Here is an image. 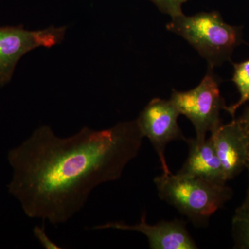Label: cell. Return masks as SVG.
Masks as SVG:
<instances>
[{
    "mask_svg": "<svg viewBox=\"0 0 249 249\" xmlns=\"http://www.w3.org/2000/svg\"><path fill=\"white\" fill-rule=\"evenodd\" d=\"M232 235L236 248L249 249V210H236L232 218Z\"/></svg>",
    "mask_w": 249,
    "mask_h": 249,
    "instance_id": "obj_11",
    "label": "cell"
},
{
    "mask_svg": "<svg viewBox=\"0 0 249 249\" xmlns=\"http://www.w3.org/2000/svg\"><path fill=\"white\" fill-rule=\"evenodd\" d=\"M93 229L96 230L114 229L141 232L146 236L150 248L152 249H198L196 242L187 230L186 223L178 219L161 221L151 225L147 224L146 214L143 213L141 222L135 225H128L122 222H110Z\"/></svg>",
    "mask_w": 249,
    "mask_h": 249,
    "instance_id": "obj_8",
    "label": "cell"
},
{
    "mask_svg": "<svg viewBox=\"0 0 249 249\" xmlns=\"http://www.w3.org/2000/svg\"><path fill=\"white\" fill-rule=\"evenodd\" d=\"M163 14L170 18L183 14L182 6L189 0H149Z\"/></svg>",
    "mask_w": 249,
    "mask_h": 249,
    "instance_id": "obj_12",
    "label": "cell"
},
{
    "mask_svg": "<svg viewBox=\"0 0 249 249\" xmlns=\"http://www.w3.org/2000/svg\"><path fill=\"white\" fill-rule=\"evenodd\" d=\"M210 138L220 160L227 181L239 175L249 163V134L237 119L221 124Z\"/></svg>",
    "mask_w": 249,
    "mask_h": 249,
    "instance_id": "obj_7",
    "label": "cell"
},
{
    "mask_svg": "<svg viewBox=\"0 0 249 249\" xmlns=\"http://www.w3.org/2000/svg\"><path fill=\"white\" fill-rule=\"evenodd\" d=\"M166 29L186 40L212 70L230 60L242 42V28L227 24L216 11L193 16L183 13L171 18Z\"/></svg>",
    "mask_w": 249,
    "mask_h": 249,
    "instance_id": "obj_3",
    "label": "cell"
},
{
    "mask_svg": "<svg viewBox=\"0 0 249 249\" xmlns=\"http://www.w3.org/2000/svg\"><path fill=\"white\" fill-rule=\"evenodd\" d=\"M186 142L188 145V158L178 173L196 177L217 184H226L227 181L224 169L211 139L209 137L204 141L188 139Z\"/></svg>",
    "mask_w": 249,
    "mask_h": 249,
    "instance_id": "obj_9",
    "label": "cell"
},
{
    "mask_svg": "<svg viewBox=\"0 0 249 249\" xmlns=\"http://www.w3.org/2000/svg\"><path fill=\"white\" fill-rule=\"evenodd\" d=\"M170 101L180 114L186 116L196 130V139H206L221 125V111L225 109V101L221 95L219 81L212 69L194 89L186 91L173 89Z\"/></svg>",
    "mask_w": 249,
    "mask_h": 249,
    "instance_id": "obj_4",
    "label": "cell"
},
{
    "mask_svg": "<svg viewBox=\"0 0 249 249\" xmlns=\"http://www.w3.org/2000/svg\"></svg>",
    "mask_w": 249,
    "mask_h": 249,
    "instance_id": "obj_15",
    "label": "cell"
},
{
    "mask_svg": "<svg viewBox=\"0 0 249 249\" xmlns=\"http://www.w3.org/2000/svg\"><path fill=\"white\" fill-rule=\"evenodd\" d=\"M233 67L234 73L232 80L238 89L240 98L235 104L226 107L225 110L234 119L237 109L249 101V59L240 63H234Z\"/></svg>",
    "mask_w": 249,
    "mask_h": 249,
    "instance_id": "obj_10",
    "label": "cell"
},
{
    "mask_svg": "<svg viewBox=\"0 0 249 249\" xmlns=\"http://www.w3.org/2000/svg\"><path fill=\"white\" fill-rule=\"evenodd\" d=\"M154 182L160 199L197 227L207 225L211 216L232 197V190L226 184L196 177L163 173Z\"/></svg>",
    "mask_w": 249,
    "mask_h": 249,
    "instance_id": "obj_2",
    "label": "cell"
},
{
    "mask_svg": "<svg viewBox=\"0 0 249 249\" xmlns=\"http://www.w3.org/2000/svg\"><path fill=\"white\" fill-rule=\"evenodd\" d=\"M181 115L170 100L156 98L152 99L136 119L143 137H147L161 165L163 174L172 173L165 158V149L173 141H183L187 139L178 124Z\"/></svg>",
    "mask_w": 249,
    "mask_h": 249,
    "instance_id": "obj_6",
    "label": "cell"
},
{
    "mask_svg": "<svg viewBox=\"0 0 249 249\" xmlns=\"http://www.w3.org/2000/svg\"><path fill=\"white\" fill-rule=\"evenodd\" d=\"M66 27H50L29 31L22 26L0 27V86L12 78L23 55L38 47L51 48L65 38Z\"/></svg>",
    "mask_w": 249,
    "mask_h": 249,
    "instance_id": "obj_5",
    "label": "cell"
},
{
    "mask_svg": "<svg viewBox=\"0 0 249 249\" xmlns=\"http://www.w3.org/2000/svg\"><path fill=\"white\" fill-rule=\"evenodd\" d=\"M239 122L242 124L243 128L245 129L246 132L249 134V106L246 108L243 114L241 115L238 119Z\"/></svg>",
    "mask_w": 249,
    "mask_h": 249,
    "instance_id": "obj_13",
    "label": "cell"
},
{
    "mask_svg": "<svg viewBox=\"0 0 249 249\" xmlns=\"http://www.w3.org/2000/svg\"><path fill=\"white\" fill-rule=\"evenodd\" d=\"M143 138L137 120L103 130L85 127L65 139L42 126L8 154L14 169L9 193L28 217L64 224L96 187L121 178Z\"/></svg>",
    "mask_w": 249,
    "mask_h": 249,
    "instance_id": "obj_1",
    "label": "cell"
},
{
    "mask_svg": "<svg viewBox=\"0 0 249 249\" xmlns=\"http://www.w3.org/2000/svg\"><path fill=\"white\" fill-rule=\"evenodd\" d=\"M247 168L248 169L249 173V162L248 165H247ZM238 209L241 210H249V186L248 191H247V196H246L245 200L244 201V202L242 203V204L241 205Z\"/></svg>",
    "mask_w": 249,
    "mask_h": 249,
    "instance_id": "obj_14",
    "label": "cell"
}]
</instances>
